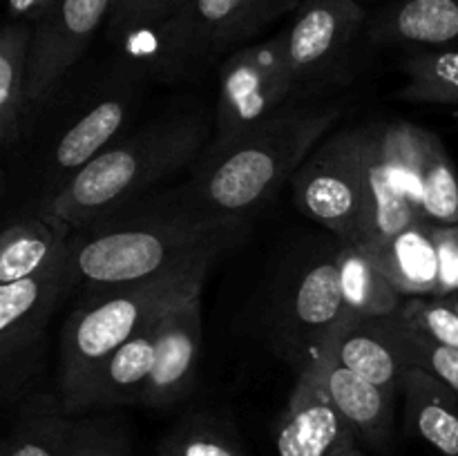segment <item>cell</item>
<instances>
[{"mask_svg": "<svg viewBox=\"0 0 458 456\" xmlns=\"http://www.w3.org/2000/svg\"><path fill=\"white\" fill-rule=\"evenodd\" d=\"M416 173L420 208L438 226L458 224V177L450 155L434 132L416 125Z\"/></svg>", "mask_w": 458, "mask_h": 456, "instance_id": "25", "label": "cell"}, {"mask_svg": "<svg viewBox=\"0 0 458 456\" xmlns=\"http://www.w3.org/2000/svg\"><path fill=\"white\" fill-rule=\"evenodd\" d=\"M367 38L387 47L458 49V0H389L367 21Z\"/></svg>", "mask_w": 458, "mask_h": 456, "instance_id": "17", "label": "cell"}, {"mask_svg": "<svg viewBox=\"0 0 458 456\" xmlns=\"http://www.w3.org/2000/svg\"><path fill=\"white\" fill-rule=\"evenodd\" d=\"M132 106L130 94H112L83 112L58 137V143L49 155L47 173H45L43 199L56 195L81 168H85L94 156L101 155L107 146L116 141L123 125L128 123Z\"/></svg>", "mask_w": 458, "mask_h": 456, "instance_id": "16", "label": "cell"}, {"mask_svg": "<svg viewBox=\"0 0 458 456\" xmlns=\"http://www.w3.org/2000/svg\"><path fill=\"white\" fill-rule=\"evenodd\" d=\"M335 456H362L360 452H358V447L356 445H349V447H344L343 452H338V454Z\"/></svg>", "mask_w": 458, "mask_h": 456, "instance_id": "36", "label": "cell"}, {"mask_svg": "<svg viewBox=\"0 0 458 456\" xmlns=\"http://www.w3.org/2000/svg\"><path fill=\"white\" fill-rule=\"evenodd\" d=\"M208 271L210 266L186 268L148 284L85 298L63 326L58 407L67 416L76 414L98 367L182 295L204 286Z\"/></svg>", "mask_w": 458, "mask_h": 456, "instance_id": "4", "label": "cell"}, {"mask_svg": "<svg viewBox=\"0 0 458 456\" xmlns=\"http://www.w3.org/2000/svg\"><path fill=\"white\" fill-rule=\"evenodd\" d=\"M394 317L405 329L458 349V311L447 298H405Z\"/></svg>", "mask_w": 458, "mask_h": 456, "instance_id": "29", "label": "cell"}, {"mask_svg": "<svg viewBox=\"0 0 458 456\" xmlns=\"http://www.w3.org/2000/svg\"><path fill=\"white\" fill-rule=\"evenodd\" d=\"M405 334L407 340H410L414 365L423 367L425 371L437 376L438 380H443L447 387L454 389L458 393V349L425 338V335L416 334V331L405 329Z\"/></svg>", "mask_w": 458, "mask_h": 456, "instance_id": "32", "label": "cell"}, {"mask_svg": "<svg viewBox=\"0 0 458 456\" xmlns=\"http://www.w3.org/2000/svg\"><path fill=\"white\" fill-rule=\"evenodd\" d=\"M31 25L12 22L0 31V141L4 150L25 134Z\"/></svg>", "mask_w": 458, "mask_h": 456, "instance_id": "23", "label": "cell"}, {"mask_svg": "<svg viewBox=\"0 0 458 456\" xmlns=\"http://www.w3.org/2000/svg\"><path fill=\"white\" fill-rule=\"evenodd\" d=\"M295 94L284 34L235 52L222 67L215 106V139L208 150L226 146L246 130L267 121L286 107V101Z\"/></svg>", "mask_w": 458, "mask_h": 456, "instance_id": "8", "label": "cell"}, {"mask_svg": "<svg viewBox=\"0 0 458 456\" xmlns=\"http://www.w3.org/2000/svg\"><path fill=\"white\" fill-rule=\"evenodd\" d=\"M258 0H186L150 36V63L157 76L183 79L208 65L240 40L258 34Z\"/></svg>", "mask_w": 458, "mask_h": 456, "instance_id": "7", "label": "cell"}, {"mask_svg": "<svg viewBox=\"0 0 458 456\" xmlns=\"http://www.w3.org/2000/svg\"><path fill=\"white\" fill-rule=\"evenodd\" d=\"M338 107H282L267 121L206 152L179 195L228 217H250L293 179L338 119Z\"/></svg>", "mask_w": 458, "mask_h": 456, "instance_id": "3", "label": "cell"}, {"mask_svg": "<svg viewBox=\"0 0 458 456\" xmlns=\"http://www.w3.org/2000/svg\"><path fill=\"white\" fill-rule=\"evenodd\" d=\"M157 456H244V450L217 418L191 414L161 441Z\"/></svg>", "mask_w": 458, "mask_h": 456, "instance_id": "28", "label": "cell"}, {"mask_svg": "<svg viewBox=\"0 0 458 456\" xmlns=\"http://www.w3.org/2000/svg\"><path fill=\"white\" fill-rule=\"evenodd\" d=\"M249 231L246 217L210 213L179 195L174 206L119 213L72 232V289L116 293L195 266H213Z\"/></svg>", "mask_w": 458, "mask_h": 456, "instance_id": "1", "label": "cell"}, {"mask_svg": "<svg viewBox=\"0 0 458 456\" xmlns=\"http://www.w3.org/2000/svg\"><path fill=\"white\" fill-rule=\"evenodd\" d=\"M201 289L195 286L159 317L155 369L141 405L168 407L192 389L201 353Z\"/></svg>", "mask_w": 458, "mask_h": 456, "instance_id": "14", "label": "cell"}, {"mask_svg": "<svg viewBox=\"0 0 458 456\" xmlns=\"http://www.w3.org/2000/svg\"><path fill=\"white\" fill-rule=\"evenodd\" d=\"M183 3L186 0H114L107 16V38L121 45L148 34L174 16Z\"/></svg>", "mask_w": 458, "mask_h": 456, "instance_id": "30", "label": "cell"}, {"mask_svg": "<svg viewBox=\"0 0 458 456\" xmlns=\"http://www.w3.org/2000/svg\"><path fill=\"white\" fill-rule=\"evenodd\" d=\"M114 0H56L36 25H31L30 76H27L25 123L49 106L67 72L85 52L98 27L107 21Z\"/></svg>", "mask_w": 458, "mask_h": 456, "instance_id": "9", "label": "cell"}, {"mask_svg": "<svg viewBox=\"0 0 458 456\" xmlns=\"http://www.w3.org/2000/svg\"><path fill=\"white\" fill-rule=\"evenodd\" d=\"M72 235L36 213L4 228L0 237V284L45 275L70 262Z\"/></svg>", "mask_w": 458, "mask_h": 456, "instance_id": "21", "label": "cell"}, {"mask_svg": "<svg viewBox=\"0 0 458 456\" xmlns=\"http://www.w3.org/2000/svg\"><path fill=\"white\" fill-rule=\"evenodd\" d=\"M349 320L340 289L335 253L300 275L286 302L282 338L298 371L325 353L331 335Z\"/></svg>", "mask_w": 458, "mask_h": 456, "instance_id": "12", "label": "cell"}, {"mask_svg": "<svg viewBox=\"0 0 458 456\" xmlns=\"http://www.w3.org/2000/svg\"><path fill=\"white\" fill-rule=\"evenodd\" d=\"M447 300H450L452 307H454L456 311H458V293H454V295H447Z\"/></svg>", "mask_w": 458, "mask_h": 456, "instance_id": "37", "label": "cell"}, {"mask_svg": "<svg viewBox=\"0 0 458 456\" xmlns=\"http://www.w3.org/2000/svg\"><path fill=\"white\" fill-rule=\"evenodd\" d=\"M438 224L420 219L396 235L360 246L405 298H434L438 289Z\"/></svg>", "mask_w": 458, "mask_h": 456, "instance_id": "18", "label": "cell"}, {"mask_svg": "<svg viewBox=\"0 0 458 456\" xmlns=\"http://www.w3.org/2000/svg\"><path fill=\"white\" fill-rule=\"evenodd\" d=\"M358 436L331 401L322 380V360L298 371V383L276 429L277 456H335Z\"/></svg>", "mask_w": 458, "mask_h": 456, "instance_id": "13", "label": "cell"}, {"mask_svg": "<svg viewBox=\"0 0 458 456\" xmlns=\"http://www.w3.org/2000/svg\"><path fill=\"white\" fill-rule=\"evenodd\" d=\"M367 21L360 0H302L291 27L282 31L295 92L338 74Z\"/></svg>", "mask_w": 458, "mask_h": 456, "instance_id": "10", "label": "cell"}, {"mask_svg": "<svg viewBox=\"0 0 458 456\" xmlns=\"http://www.w3.org/2000/svg\"><path fill=\"white\" fill-rule=\"evenodd\" d=\"M416 125L369 123L365 152V217L356 246H369L420 222Z\"/></svg>", "mask_w": 458, "mask_h": 456, "instance_id": "6", "label": "cell"}, {"mask_svg": "<svg viewBox=\"0 0 458 456\" xmlns=\"http://www.w3.org/2000/svg\"><path fill=\"white\" fill-rule=\"evenodd\" d=\"M161 313L98 367L76 414L97 407L141 405L155 369V338Z\"/></svg>", "mask_w": 458, "mask_h": 456, "instance_id": "19", "label": "cell"}, {"mask_svg": "<svg viewBox=\"0 0 458 456\" xmlns=\"http://www.w3.org/2000/svg\"><path fill=\"white\" fill-rule=\"evenodd\" d=\"M67 456H130L128 441L114 423L72 418L67 432Z\"/></svg>", "mask_w": 458, "mask_h": 456, "instance_id": "31", "label": "cell"}, {"mask_svg": "<svg viewBox=\"0 0 458 456\" xmlns=\"http://www.w3.org/2000/svg\"><path fill=\"white\" fill-rule=\"evenodd\" d=\"M369 125L327 139L293 174L295 204L329 228L340 244H356L365 217V152Z\"/></svg>", "mask_w": 458, "mask_h": 456, "instance_id": "5", "label": "cell"}, {"mask_svg": "<svg viewBox=\"0 0 458 456\" xmlns=\"http://www.w3.org/2000/svg\"><path fill=\"white\" fill-rule=\"evenodd\" d=\"M438 289L434 298L458 293V224L437 226Z\"/></svg>", "mask_w": 458, "mask_h": 456, "instance_id": "33", "label": "cell"}, {"mask_svg": "<svg viewBox=\"0 0 458 456\" xmlns=\"http://www.w3.org/2000/svg\"><path fill=\"white\" fill-rule=\"evenodd\" d=\"M335 264L349 317H385L398 311L405 295L398 293L360 246L340 244Z\"/></svg>", "mask_w": 458, "mask_h": 456, "instance_id": "24", "label": "cell"}, {"mask_svg": "<svg viewBox=\"0 0 458 456\" xmlns=\"http://www.w3.org/2000/svg\"><path fill=\"white\" fill-rule=\"evenodd\" d=\"M407 76L398 97L411 103L458 106V49L420 47L403 61Z\"/></svg>", "mask_w": 458, "mask_h": 456, "instance_id": "26", "label": "cell"}, {"mask_svg": "<svg viewBox=\"0 0 458 456\" xmlns=\"http://www.w3.org/2000/svg\"><path fill=\"white\" fill-rule=\"evenodd\" d=\"M325 351L392 398L401 396L405 374L416 367L410 340L394 313L385 317H349L331 335Z\"/></svg>", "mask_w": 458, "mask_h": 456, "instance_id": "15", "label": "cell"}, {"mask_svg": "<svg viewBox=\"0 0 458 456\" xmlns=\"http://www.w3.org/2000/svg\"><path fill=\"white\" fill-rule=\"evenodd\" d=\"M302 4V0H258V12H255V21L262 30L264 25L273 21V18L282 16V13L295 12Z\"/></svg>", "mask_w": 458, "mask_h": 456, "instance_id": "35", "label": "cell"}, {"mask_svg": "<svg viewBox=\"0 0 458 456\" xmlns=\"http://www.w3.org/2000/svg\"><path fill=\"white\" fill-rule=\"evenodd\" d=\"M213 130L215 116L206 110L157 119L94 156L56 195L40 201L38 215L72 235L123 213L141 192L195 161Z\"/></svg>", "mask_w": 458, "mask_h": 456, "instance_id": "2", "label": "cell"}, {"mask_svg": "<svg viewBox=\"0 0 458 456\" xmlns=\"http://www.w3.org/2000/svg\"><path fill=\"white\" fill-rule=\"evenodd\" d=\"M407 425L443 456H458V393L443 380L411 367L403 380Z\"/></svg>", "mask_w": 458, "mask_h": 456, "instance_id": "22", "label": "cell"}, {"mask_svg": "<svg viewBox=\"0 0 458 456\" xmlns=\"http://www.w3.org/2000/svg\"><path fill=\"white\" fill-rule=\"evenodd\" d=\"M70 293V262L45 275L0 284V367L7 393L25 380L30 358L43 338L49 317Z\"/></svg>", "mask_w": 458, "mask_h": 456, "instance_id": "11", "label": "cell"}, {"mask_svg": "<svg viewBox=\"0 0 458 456\" xmlns=\"http://www.w3.org/2000/svg\"><path fill=\"white\" fill-rule=\"evenodd\" d=\"M70 420L61 407H36L22 414L3 443L7 456H67Z\"/></svg>", "mask_w": 458, "mask_h": 456, "instance_id": "27", "label": "cell"}, {"mask_svg": "<svg viewBox=\"0 0 458 456\" xmlns=\"http://www.w3.org/2000/svg\"><path fill=\"white\" fill-rule=\"evenodd\" d=\"M54 3H56V0H9V21L36 25V22L52 9Z\"/></svg>", "mask_w": 458, "mask_h": 456, "instance_id": "34", "label": "cell"}, {"mask_svg": "<svg viewBox=\"0 0 458 456\" xmlns=\"http://www.w3.org/2000/svg\"><path fill=\"white\" fill-rule=\"evenodd\" d=\"M320 360L327 392L344 420L352 425L356 436L371 445H385L392 436L396 398L385 393L356 371L335 362L329 351L322 353Z\"/></svg>", "mask_w": 458, "mask_h": 456, "instance_id": "20", "label": "cell"}, {"mask_svg": "<svg viewBox=\"0 0 458 456\" xmlns=\"http://www.w3.org/2000/svg\"><path fill=\"white\" fill-rule=\"evenodd\" d=\"M0 456H7V452H4L3 447H0Z\"/></svg>", "mask_w": 458, "mask_h": 456, "instance_id": "38", "label": "cell"}]
</instances>
